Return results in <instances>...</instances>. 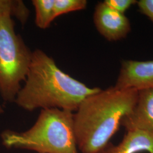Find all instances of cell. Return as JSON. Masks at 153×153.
<instances>
[{
	"label": "cell",
	"mask_w": 153,
	"mask_h": 153,
	"mask_svg": "<svg viewBox=\"0 0 153 153\" xmlns=\"http://www.w3.org/2000/svg\"><path fill=\"white\" fill-rule=\"evenodd\" d=\"M14 102L28 111L57 108L76 112L88 97L100 91L89 88L60 69L41 49L33 52L27 74Z\"/></svg>",
	"instance_id": "obj_1"
},
{
	"label": "cell",
	"mask_w": 153,
	"mask_h": 153,
	"mask_svg": "<svg viewBox=\"0 0 153 153\" xmlns=\"http://www.w3.org/2000/svg\"><path fill=\"white\" fill-rule=\"evenodd\" d=\"M138 93L114 86L85 99L73 117L78 149L82 153L103 152L133 108Z\"/></svg>",
	"instance_id": "obj_2"
},
{
	"label": "cell",
	"mask_w": 153,
	"mask_h": 153,
	"mask_svg": "<svg viewBox=\"0 0 153 153\" xmlns=\"http://www.w3.org/2000/svg\"><path fill=\"white\" fill-rule=\"evenodd\" d=\"M73 117L69 111L42 109L35 123L26 131H3L2 143L6 148L38 153H78Z\"/></svg>",
	"instance_id": "obj_3"
},
{
	"label": "cell",
	"mask_w": 153,
	"mask_h": 153,
	"mask_svg": "<svg viewBox=\"0 0 153 153\" xmlns=\"http://www.w3.org/2000/svg\"><path fill=\"white\" fill-rule=\"evenodd\" d=\"M32 55L16 32L12 16H0V94L6 103L14 102L26 79Z\"/></svg>",
	"instance_id": "obj_4"
},
{
	"label": "cell",
	"mask_w": 153,
	"mask_h": 153,
	"mask_svg": "<svg viewBox=\"0 0 153 153\" xmlns=\"http://www.w3.org/2000/svg\"><path fill=\"white\" fill-rule=\"evenodd\" d=\"M93 20L97 31L109 42L125 38L131 31L128 17L111 9L104 2H99L95 6Z\"/></svg>",
	"instance_id": "obj_5"
},
{
	"label": "cell",
	"mask_w": 153,
	"mask_h": 153,
	"mask_svg": "<svg viewBox=\"0 0 153 153\" xmlns=\"http://www.w3.org/2000/svg\"><path fill=\"white\" fill-rule=\"evenodd\" d=\"M119 88H153V60H124L115 85Z\"/></svg>",
	"instance_id": "obj_6"
},
{
	"label": "cell",
	"mask_w": 153,
	"mask_h": 153,
	"mask_svg": "<svg viewBox=\"0 0 153 153\" xmlns=\"http://www.w3.org/2000/svg\"><path fill=\"white\" fill-rule=\"evenodd\" d=\"M121 126L126 131L137 130L153 134V88L138 90L136 103Z\"/></svg>",
	"instance_id": "obj_7"
},
{
	"label": "cell",
	"mask_w": 153,
	"mask_h": 153,
	"mask_svg": "<svg viewBox=\"0 0 153 153\" xmlns=\"http://www.w3.org/2000/svg\"><path fill=\"white\" fill-rule=\"evenodd\" d=\"M153 153V134L141 131H129L120 143H109L107 153Z\"/></svg>",
	"instance_id": "obj_8"
},
{
	"label": "cell",
	"mask_w": 153,
	"mask_h": 153,
	"mask_svg": "<svg viewBox=\"0 0 153 153\" xmlns=\"http://www.w3.org/2000/svg\"><path fill=\"white\" fill-rule=\"evenodd\" d=\"M35 10V24L40 29L49 27L55 19V0H33Z\"/></svg>",
	"instance_id": "obj_9"
},
{
	"label": "cell",
	"mask_w": 153,
	"mask_h": 153,
	"mask_svg": "<svg viewBox=\"0 0 153 153\" xmlns=\"http://www.w3.org/2000/svg\"><path fill=\"white\" fill-rule=\"evenodd\" d=\"M4 15L14 16L25 25L30 16V11L21 0H0V16Z\"/></svg>",
	"instance_id": "obj_10"
},
{
	"label": "cell",
	"mask_w": 153,
	"mask_h": 153,
	"mask_svg": "<svg viewBox=\"0 0 153 153\" xmlns=\"http://www.w3.org/2000/svg\"><path fill=\"white\" fill-rule=\"evenodd\" d=\"M87 5L86 0H55V18L64 14L84 10Z\"/></svg>",
	"instance_id": "obj_11"
},
{
	"label": "cell",
	"mask_w": 153,
	"mask_h": 153,
	"mask_svg": "<svg viewBox=\"0 0 153 153\" xmlns=\"http://www.w3.org/2000/svg\"><path fill=\"white\" fill-rule=\"evenodd\" d=\"M104 3L115 11L125 14L131 6L137 4L136 0H105Z\"/></svg>",
	"instance_id": "obj_12"
},
{
	"label": "cell",
	"mask_w": 153,
	"mask_h": 153,
	"mask_svg": "<svg viewBox=\"0 0 153 153\" xmlns=\"http://www.w3.org/2000/svg\"><path fill=\"white\" fill-rule=\"evenodd\" d=\"M137 4L139 11L153 22V0H140Z\"/></svg>",
	"instance_id": "obj_13"
},
{
	"label": "cell",
	"mask_w": 153,
	"mask_h": 153,
	"mask_svg": "<svg viewBox=\"0 0 153 153\" xmlns=\"http://www.w3.org/2000/svg\"><path fill=\"white\" fill-rule=\"evenodd\" d=\"M4 110L3 109L1 105H0V114L3 113V112H4Z\"/></svg>",
	"instance_id": "obj_14"
},
{
	"label": "cell",
	"mask_w": 153,
	"mask_h": 153,
	"mask_svg": "<svg viewBox=\"0 0 153 153\" xmlns=\"http://www.w3.org/2000/svg\"><path fill=\"white\" fill-rule=\"evenodd\" d=\"M100 153H107V147L104 149V150Z\"/></svg>",
	"instance_id": "obj_15"
}]
</instances>
